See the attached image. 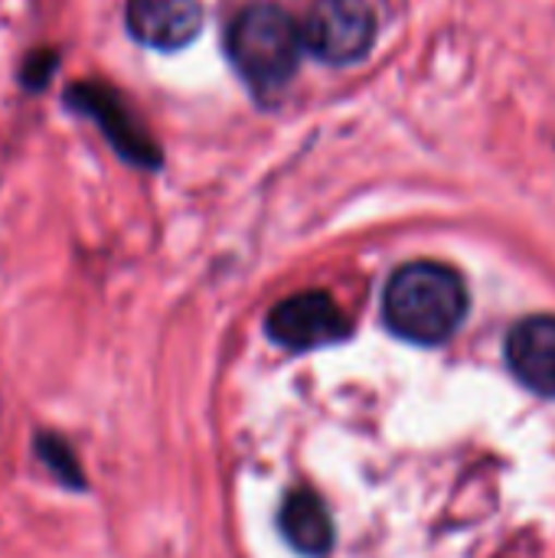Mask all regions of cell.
Segmentation results:
<instances>
[{"mask_svg": "<svg viewBox=\"0 0 555 558\" xmlns=\"http://www.w3.org/2000/svg\"><path fill=\"white\" fill-rule=\"evenodd\" d=\"M471 307L464 278L442 262L402 265L383 291L389 330L419 347H438L458 333Z\"/></svg>", "mask_w": 555, "mask_h": 558, "instance_id": "cell-1", "label": "cell"}, {"mask_svg": "<svg viewBox=\"0 0 555 558\" xmlns=\"http://www.w3.org/2000/svg\"><path fill=\"white\" fill-rule=\"evenodd\" d=\"M226 49L245 85L268 98L291 82L304 52V33L285 7L249 3L229 23Z\"/></svg>", "mask_w": 555, "mask_h": 558, "instance_id": "cell-2", "label": "cell"}, {"mask_svg": "<svg viewBox=\"0 0 555 558\" xmlns=\"http://www.w3.org/2000/svg\"><path fill=\"white\" fill-rule=\"evenodd\" d=\"M62 105H65V111L92 121L101 131V137L108 141V147L124 163H131L137 170H160L164 167L160 144L150 137V131L144 128L137 111L128 105V98L114 85H108L101 78L69 82L62 92Z\"/></svg>", "mask_w": 555, "mask_h": 558, "instance_id": "cell-3", "label": "cell"}, {"mask_svg": "<svg viewBox=\"0 0 555 558\" xmlns=\"http://www.w3.org/2000/svg\"><path fill=\"white\" fill-rule=\"evenodd\" d=\"M301 33L304 49L324 65H353L376 43V13L366 0H317Z\"/></svg>", "mask_w": 555, "mask_h": 558, "instance_id": "cell-4", "label": "cell"}, {"mask_svg": "<svg viewBox=\"0 0 555 558\" xmlns=\"http://www.w3.org/2000/svg\"><path fill=\"white\" fill-rule=\"evenodd\" d=\"M265 330L278 347L291 353H307L340 343L350 333V320L327 291H301L268 311Z\"/></svg>", "mask_w": 555, "mask_h": 558, "instance_id": "cell-5", "label": "cell"}, {"mask_svg": "<svg viewBox=\"0 0 555 558\" xmlns=\"http://www.w3.org/2000/svg\"><path fill=\"white\" fill-rule=\"evenodd\" d=\"M203 3L200 0H128L124 3V29L134 43L177 52L186 49L203 29Z\"/></svg>", "mask_w": 555, "mask_h": 558, "instance_id": "cell-6", "label": "cell"}, {"mask_svg": "<svg viewBox=\"0 0 555 558\" xmlns=\"http://www.w3.org/2000/svg\"><path fill=\"white\" fill-rule=\"evenodd\" d=\"M507 363L514 376L536 396L555 399V317L536 314L507 333Z\"/></svg>", "mask_w": 555, "mask_h": 558, "instance_id": "cell-7", "label": "cell"}, {"mask_svg": "<svg viewBox=\"0 0 555 558\" xmlns=\"http://www.w3.org/2000/svg\"><path fill=\"white\" fill-rule=\"evenodd\" d=\"M278 526L298 556L324 558L334 549V520H330L324 500L307 487L285 497V507L278 513Z\"/></svg>", "mask_w": 555, "mask_h": 558, "instance_id": "cell-8", "label": "cell"}, {"mask_svg": "<svg viewBox=\"0 0 555 558\" xmlns=\"http://www.w3.org/2000/svg\"><path fill=\"white\" fill-rule=\"evenodd\" d=\"M33 454L36 461L49 471V477L72 490V494H85L88 490V481H85V468L75 454V448L69 445L65 435L59 432H49V428H36L33 432Z\"/></svg>", "mask_w": 555, "mask_h": 558, "instance_id": "cell-9", "label": "cell"}, {"mask_svg": "<svg viewBox=\"0 0 555 558\" xmlns=\"http://www.w3.org/2000/svg\"><path fill=\"white\" fill-rule=\"evenodd\" d=\"M59 65H62V52L56 46H33L16 65V85L26 95H39L52 85Z\"/></svg>", "mask_w": 555, "mask_h": 558, "instance_id": "cell-10", "label": "cell"}]
</instances>
